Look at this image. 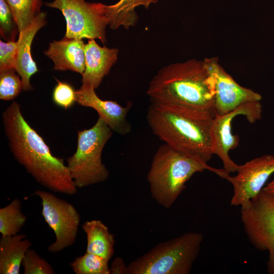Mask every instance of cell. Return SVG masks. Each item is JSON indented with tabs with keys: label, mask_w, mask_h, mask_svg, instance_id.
Instances as JSON below:
<instances>
[{
	"label": "cell",
	"mask_w": 274,
	"mask_h": 274,
	"mask_svg": "<svg viewBox=\"0 0 274 274\" xmlns=\"http://www.w3.org/2000/svg\"><path fill=\"white\" fill-rule=\"evenodd\" d=\"M110 267L111 274H126L127 266L121 258L114 259Z\"/></svg>",
	"instance_id": "obj_28"
},
{
	"label": "cell",
	"mask_w": 274,
	"mask_h": 274,
	"mask_svg": "<svg viewBox=\"0 0 274 274\" xmlns=\"http://www.w3.org/2000/svg\"><path fill=\"white\" fill-rule=\"evenodd\" d=\"M46 23V14L42 12L32 23L18 35L15 70L21 77L22 90L24 91L32 89L30 78L39 71L31 56V46L36 34Z\"/></svg>",
	"instance_id": "obj_16"
},
{
	"label": "cell",
	"mask_w": 274,
	"mask_h": 274,
	"mask_svg": "<svg viewBox=\"0 0 274 274\" xmlns=\"http://www.w3.org/2000/svg\"><path fill=\"white\" fill-rule=\"evenodd\" d=\"M215 80L214 108L216 115L228 113L246 102L260 101L261 95L244 87L228 74L216 58L207 59Z\"/></svg>",
	"instance_id": "obj_12"
},
{
	"label": "cell",
	"mask_w": 274,
	"mask_h": 274,
	"mask_svg": "<svg viewBox=\"0 0 274 274\" xmlns=\"http://www.w3.org/2000/svg\"><path fill=\"white\" fill-rule=\"evenodd\" d=\"M215 115L187 106L151 102L146 119L153 133L165 144L207 163L213 154Z\"/></svg>",
	"instance_id": "obj_2"
},
{
	"label": "cell",
	"mask_w": 274,
	"mask_h": 274,
	"mask_svg": "<svg viewBox=\"0 0 274 274\" xmlns=\"http://www.w3.org/2000/svg\"><path fill=\"white\" fill-rule=\"evenodd\" d=\"M262 189L268 193L274 194V178L268 183Z\"/></svg>",
	"instance_id": "obj_29"
},
{
	"label": "cell",
	"mask_w": 274,
	"mask_h": 274,
	"mask_svg": "<svg viewBox=\"0 0 274 274\" xmlns=\"http://www.w3.org/2000/svg\"><path fill=\"white\" fill-rule=\"evenodd\" d=\"M56 81L57 83L52 94L53 101L58 107L67 110L76 102V90L68 83Z\"/></svg>",
	"instance_id": "obj_26"
},
{
	"label": "cell",
	"mask_w": 274,
	"mask_h": 274,
	"mask_svg": "<svg viewBox=\"0 0 274 274\" xmlns=\"http://www.w3.org/2000/svg\"><path fill=\"white\" fill-rule=\"evenodd\" d=\"M158 0H119L115 4L106 5V15L110 27L113 29L123 26L126 29L135 25L138 16L135 9L143 6L148 9Z\"/></svg>",
	"instance_id": "obj_19"
},
{
	"label": "cell",
	"mask_w": 274,
	"mask_h": 274,
	"mask_svg": "<svg viewBox=\"0 0 274 274\" xmlns=\"http://www.w3.org/2000/svg\"><path fill=\"white\" fill-rule=\"evenodd\" d=\"M241 219L252 245L268 252L267 271L274 274V194L262 189L249 207L241 209Z\"/></svg>",
	"instance_id": "obj_8"
},
{
	"label": "cell",
	"mask_w": 274,
	"mask_h": 274,
	"mask_svg": "<svg viewBox=\"0 0 274 274\" xmlns=\"http://www.w3.org/2000/svg\"><path fill=\"white\" fill-rule=\"evenodd\" d=\"M45 4L62 12L66 21L64 37L97 39L103 44L106 42V28L109 23L106 5L85 0H54Z\"/></svg>",
	"instance_id": "obj_7"
},
{
	"label": "cell",
	"mask_w": 274,
	"mask_h": 274,
	"mask_svg": "<svg viewBox=\"0 0 274 274\" xmlns=\"http://www.w3.org/2000/svg\"><path fill=\"white\" fill-rule=\"evenodd\" d=\"M85 46L82 40L63 37L50 43L44 53L53 62L55 70H71L82 75L85 70Z\"/></svg>",
	"instance_id": "obj_15"
},
{
	"label": "cell",
	"mask_w": 274,
	"mask_h": 274,
	"mask_svg": "<svg viewBox=\"0 0 274 274\" xmlns=\"http://www.w3.org/2000/svg\"><path fill=\"white\" fill-rule=\"evenodd\" d=\"M14 68L0 70V99H14L22 89L20 76Z\"/></svg>",
	"instance_id": "obj_23"
},
{
	"label": "cell",
	"mask_w": 274,
	"mask_h": 274,
	"mask_svg": "<svg viewBox=\"0 0 274 274\" xmlns=\"http://www.w3.org/2000/svg\"><path fill=\"white\" fill-rule=\"evenodd\" d=\"M17 23L19 33L28 27L42 12V0H6Z\"/></svg>",
	"instance_id": "obj_21"
},
{
	"label": "cell",
	"mask_w": 274,
	"mask_h": 274,
	"mask_svg": "<svg viewBox=\"0 0 274 274\" xmlns=\"http://www.w3.org/2000/svg\"><path fill=\"white\" fill-rule=\"evenodd\" d=\"M82 228L87 237L86 252L94 254L110 260L114 255V235L99 220L85 221Z\"/></svg>",
	"instance_id": "obj_18"
},
{
	"label": "cell",
	"mask_w": 274,
	"mask_h": 274,
	"mask_svg": "<svg viewBox=\"0 0 274 274\" xmlns=\"http://www.w3.org/2000/svg\"><path fill=\"white\" fill-rule=\"evenodd\" d=\"M76 102L80 106L91 108L98 113L110 127L118 134L125 135L131 129L130 124L127 120V115L131 109V104L122 107L117 101L100 99L92 87L82 84L76 90Z\"/></svg>",
	"instance_id": "obj_13"
},
{
	"label": "cell",
	"mask_w": 274,
	"mask_h": 274,
	"mask_svg": "<svg viewBox=\"0 0 274 274\" xmlns=\"http://www.w3.org/2000/svg\"><path fill=\"white\" fill-rule=\"evenodd\" d=\"M5 134L15 159L42 186L54 192L74 195L77 188L63 160L55 156L24 119L14 101L2 114Z\"/></svg>",
	"instance_id": "obj_1"
},
{
	"label": "cell",
	"mask_w": 274,
	"mask_h": 274,
	"mask_svg": "<svg viewBox=\"0 0 274 274\" xmlns=\"http://www.w3.org/2000/svg\"><path fill=\"white\" fill-rule=\"evenodd\" d=\"M113 130L100 117L90 128L78 131L77 148L67 159V167L77 188L106 181L109 172L102 162L104 147Z\"/></svg>",
	"instance_id": "obj_6"
},
{
	"label": "cell",
	"mask_w": 274,
	"mask_h": 274,
	"mask_svg": "<svg viewBox=\"0 0 274 274\" xmlns=\"http://www.w3.org/2000/svg\"><path fill=\"white\" fill-rule=\"evenodd\" d=\"M262 106L260 101L246 102L235 110L222 115H216L212 126L213 154L222 162L223 169L228 174L236 172L238 165L230 157V150L236 148L239 142V137L231 131L233 119L237 116H245L248 121L254 123L261 119Z\"/></svg>",
	"instance_id": "obj_11"
},
{
	"label": "cell",
	"mask_w": 274,
	"mask_h": 274,
	"mask_svg": "<svg viewBox=\"0 0 274 274\" xmlns=\"http://www.w3.org/2000/svg\"><path fill=\"white\" fill-rule=\"evenodd\" d=\"M18 42L0 41V70L14 68Z\"/></svg>",
	"instance_id": "obj_27"
},
{
	"label": "cell",
	"mask_w": 274,
	"mask_h": 274,
	"mask_svg": "<svg viewBox=\"0 0 274 274\" xmlns=\"http://www.w3.org/2000/svg\"><path fill=\"white\" fill-rule=\"evenodd\" d=\"M21 208L20 200L15 198L0 209V233L2 236L14 235L20 232L27 220Z\"/></svg>",
	"instance_id": "obj_20"
},
{
	"label": "cell",
	"mask_w": 274,
	"mask_h": 274,
	"mask_svg": "<svg viewBox=\"0 0 274 274\" xmlns=\"http://www.w3.org/2000/svg\"><path fill=\"white\" fill-rule=\"evenodd\" d=\"M0 33L6 42L16 41L19 35L17 23L6 0H0Z\"/></svg>",
	"instance_id": "obj_24"
},
{
	"label": "cell",
	"mask_w": 274,
	"mask_h": 274,
	"mask_svg": "<svg viewBox=\"0 0 274 274\" xmlns=\"http://www.w3.org/2000/svg\"><path fill=\"white\" fill-rule=\"evenodd\" d=\"M32 243L24 234L1 236L0 273L19 274L22 260Z\"/></svg>",
	"instance_id": "obj_17"
},
{
	"label": "cell",
	"mask_w": 274,
	"mask_h": 274,
	"mask_svg": "<svg viewBox=\"0 0 274 274\" xmlns=\"http://www.w3.org/2000/svg\"><path fill=\"white\" fill-rule=\"evenodd\" d=\"M21 265L24 274H53L51 265L36 251L29 248L25 253Z\"/></svg>",
	"instance_id": "obj_25"
},
{
	"label": "cell",
	"mask_w": 274,
	"mask_h": 274,
	"mask_svg": "<svg viewBox=\"0 0 274 274\" xmlns=\"http://www.w3.org/2000/svg\"><path fill=\"white\" fill-rule=\"evenodd\" d=\"M203 235L189 232L160 243L127 266L126 274H188Z\"/></svg>",
	"instance_id": "obj_5"
},
{
	"label": "cell",
	"mask_w": 274,
	"mask_h": 274,
	"mask_svg": "<svg viewBox=\"0 0 274 274\" xmlns=\"http://www.w3.org/2000/svg\"><path fill=\"white\" fill-rule=\"evenodd\" d=\"M118 50L99 46L89 39L85 46V70L82 75V84L97 88L118 58Z\"/></svg>",
	"instance_id": "obj_14"
},
{
	"label": "cell",
	"mask_w": 274,
	"mask_h": 274,
	"mask_svg": "<svg viewBox=\"0 0 274 274\" xmlns=\"http://www.w3.org/2000/svg\"><path fill=\"white\" fill-rule=\"evenodd\" d=\"M108 260L93 253L86 252L70 264L76 274H110Z\"/></svg>",
	"instance_id": "obj_22"
},
{
	"label": "cell",
	"mask_w": 274,
	"mask_h": 274,
	"mask_svg": "<svg viewBox=\"0 0 274 274\" xmlns=\"http://www.w3.org/2000/svg\"><path fill=\"white\" fill-rule=\"evenodd\" d=\"M34 194L41 199L42 215L55 236L48 251L57 253L72 246L76 241L81 220L76 209L71 203L48 191L37 190Z\"/></svg>",
	"instance_id": "obj_9"
},
{
	"label": "cell",
	"mask_w": 274,
	"mask_h": 274,
	"mask_svg": "<svg viewBox=\"0 0 274 274\" xmlns=\"http://www.w3.org/2000/svg\"><path fill=\"white\" fill-rule=\"evenodd\" d=\"M236 173L234 176L228 174L225 178L233 186L230 204L245 209L274 173V155H263L238 165Z\"/></svg>",
	"instance_id": "obj_10"
},
{
	"label": "cell",
	"mask_w": 274,
	"mask_h": 274,
	"mask_svg": "<svg viewBox=\"0 0 274 274\" xmlns=\"http://www.w3.org/2000/svg\"><path fill=\"white\" fill-rule=\"evenodd\" d=\"M150 102L175 104L214 115L215 80L207 60L192 59L163 67L149 83Z\"/></svg>",
	"instance_id": "obj_3"
},
{
	"label": "cell",
	"mask_w": 274,
	"mask_h": 274,
	"mask_svg": "<svg viewBox=\"0 0 274 274\" xmlns=\"http://www.w3.org/2000/svg\"><path fill=\"white\" fill-rule=\"evenodd\" d=\"M208 170L224 179L223 168L209 166L197 157L178 151L166 144L154 155L147 179L152 197L160 206L169 209L185 188V184L196 173Z\"/></svg>",
	"instance_id": "obj_4"
}]
</instances>
